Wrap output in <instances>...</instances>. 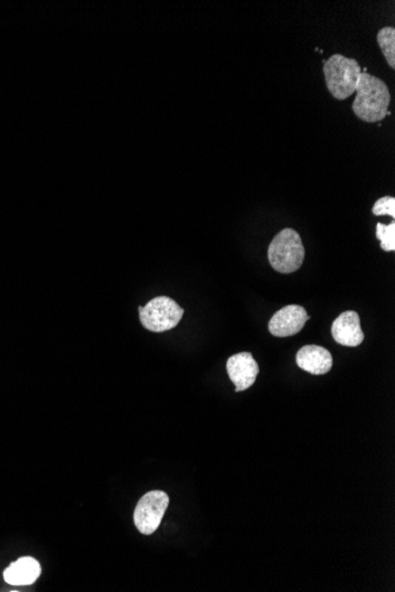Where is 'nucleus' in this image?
I'll use <instances>...</instances> for the list:
<instances>
[{
	"instance_id": "1a4fd4ad",
	"label": "nucleus",
	"mask_w": 395,
	"mask_h": 592,
	"mask_svg": "<svg viewBox=\"0 0 395 592\" xmlns=\"http://www.w3.org/2000/svg\"><path fill=\"white\" fill-rule=\"evenodd\" d=\"M296 363L302 371L309 374L324 375L332 371L333 356L327 349L320 345H306L298 350Z\"/></svg>"
},
{
	"instance_id": "f8f14e48",
	"label": "nucleus",
	"mask_w": 395,
	"mask_h": 592,
	"mask_svg": "<svg viewBox=\"0 0 395 592\" xmlns=\"http://www.w3.org/2000/svg\"><path fill=\"white\" fill-rule=\"evenodd\" d=\"M377 238L380 240V246H381L383 251H395V222L392 221L389 225L378 222Z\"/></svg>"
},
{
	"instance_id": "f257e3e1",
	"label": "nucleus",
	"mask_w": 395,
	"mask_h": 592,
	"mask_svg": "<svg viewBox=\"0 0 395 592\" xmlns=\"http://www.w3.org/2000/svg\"><path fill=\"white\" fill-rule=\"evenodd\" d=\"M355 92L356 98L352 108L360 120L377 123L390 115V92L389 86L382 80L371 75L370 72L362 71Z\"/></svg>"
},
{
	"instance_id": "423d86ee",
	"label": "nucleus",
	"mask_w": 395,
	"mask_h": 592,
	"mask_svg": "<svg viewBox=\"0 0 395 592\" xmlns=\"http://www.w3.org/2000/svg\"><path fill=\"white\" fill-rule=\"evenodd\" d=\"M310 316L301 305H287L282 307L272 316L269 322V332L275 337L294 336L302 332Z\"/></svg>"
},
{
	"instance_id": "0eeeda50",
	"label": "nucleus",
	"mask_w": 395,
	"mask_h": 592,
	"mask_svg": "<svg viewBox=\"0 0 395 592\" xmlns=\"http://www.w3.org/2000/svg\"><path fill=\"white\" fill-rule=\"evenodd\" d=\"M229 378L236 386L237 393L249 390L256 382L259 367L250 352H240L226 362Z\"/></svg>"
},
{
	"instance_id": "9d476101",
	"label": "nucleus",
	"mask_w": 395,
	"mask_h": 592,
	"mask_svg": "<svg viewBox=\"0 0 395 592\" xmlns=\"http://www.w3.org/2000/svg\"><path fill=\"white\" fill-rule=\"evenodd\" d=\"M42 574V568L38 560L33 557H22L10 564L4 571V579L10 586H32Z\"/></svg>"
},
{
	"instance_id": "9b49d317",
	"label": "nucleus",
	"mask_w": 395,
	"mask_h": 592,
	"mask_svg": "<svg viewBox=\"0 0 395 592\" xmlns=\"http://www.w3.org/2000/svg\"><path fill=\"white\" fill-rule=\"evenodd\" d=\"M378 44L390 67L395 69V29L385 26L378 33Z\"/></svg>"
},
{
	"instance_id": "20e7f679",
	"label": "nucleus",
	"mask_w": 395,
	"mask_h": 592,
	"mask_svg": "<svg viewBox=\"0 0 395 592\" xmlns=\"http://www.w3.org/2000/svg\"><path fill=\"white\" fill-rule=\"evenodd\" d=\"M140 322L152 333H165L174 329L183 316V309L170 297L153 298L145 306H139Z\"/></svg>"
},
{
	"instance_id": "7ed1b4c3",
	"label": "nucleus",
	"mask_w": 395,
	"mask_h": 592,
	"mask_svg": "<svg viewBox=\"0 0 395 592\" xmlns=\"http://www.w3.org/2000/svg\"><path fill=\"white\" fill-rule=\"evenodd\" d=\"M306 249L300 234L294 229H285L272 240L268 258L275 271L289 275L301 268L305 261Z\"/></svg>"
},
{
	"instance_id": "39448f33",
	"label": "nucleus",
	"mask_w": 395,
	"mask_h": 592,
	"mask_svg": "<svg viewBox=\"0 0 395 592\" xmlns=\"http://www.w3.org/2000/svg\"><path fill=\"white\" fill-rule=\"evenodd\" d=\"M170 505V497L163 491H151L143 495L134 511V524L146 536L159 529Z\"/></svg>"
},
{
	"instance_id": "f03ea898",
	"label": "nucleus",
	"mask_w": 395,
	"mask_h": 592,
	"mask_svg": "<svg viewBox=\"0 0 395 592\" xmlns=\"http://www.w3.org/2000/svg\"><path fill=\"white\" fill-rule=\"evenodd\" d=\"M362 72V65L358 61L348 59L341 53L329 57L324 64L327 89L334 99L339 101H343L354 94Z\"/></svg>"
},
{
	"instance_id": "ddd939ff",
	"label": "nucleus",
	"mask_w": 395,
	"mask_h": 592,
	"mask_svg": "<svg viewBox=\"0 0 395 592\" xmlns=\"http://www.w3.org/2000/svg\"><path fill=\"white\" fill-rule=\"evenodd\" d=\"M374 215L380 217V215H390V218H395V198L387 197L380 198L377 202L374 203L373 210H371Z\"/></svg>"
},
{
	"instance_id": "6e6552de",
	"label": "nucleus",
	"mask_w": 395,
	"mask_h": 592,
	"mask_svg": "<svg viewBox=\"0 0 395 592\" xmlns=\"http://www.w3.org/2000/svg\"><path fill=\"white\" fill-rule=\"evenodd\" d=\"M332 334L336 343L344 347H358L364 340L360 316L355 311H346L334 321Z\"/></svg>"
}]
</instances>
